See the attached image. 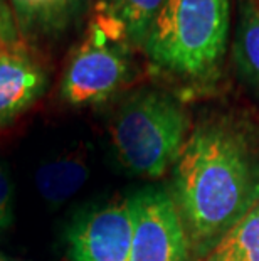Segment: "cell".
Wrapping results in <instances>:
<instances>
[{
	"mask_svg": "<svg viewBox=\"0 0 259 261\" xmlns=\"http://www.w3.org/2000/svg\"><path fill=\"white\" fill-rule=\"evenodd\" d=\"M174 204L192 254L202 259L259 201V140L231 115L200 121L174 172Z\"/></svg>",
	"mask_w": 259,
	"mask_h": 261,
	"instance_id": "6da1fadb",
	"label": "cell"
},
{
	"mask_svg": "<svg viewBox=\"0 0 259 261\" xmlns=\"http://www.w3.org/2000/svg\"><path fill=\"white\" fill-rule=\"evenodd\" d=\"M229 24L231 0H165L141 49L163 73L206 83L220 73Z\"/></svg>",
	"mask_w": 259,
	"mask_h": 261,
	"instance_id": "7a4b0ae2",
	"label": "cell"
},
{
	"mask_svg": "<svg viewBox=\"0 0 259 261\" xmlns=\"http://www.w3.org/2000/svg\"><path fill=\"white\" fill-rule=\"evenodd\" d=\"M113 145L131 174L160 177L177 162L189 133V115L175 94L141 90L121 105Z\"/></svg>",
	"mask_w": 259,
	"mask_h": 261,
	"instance_id": "3957f363",
	"label": "cell"
},
{
	"mask_svg": "<svg viewBox=\"0 0 259 261\" xmlns=\"http://www.w3.org/2000/svg\"><path fill=\"white\" fill-rule=\"evenodd\" d=\"M131 44L111 20L96 14L61 80V98L73 107L111 98L131 74Z\"/></svg>",
	"mask_w": 259,
	"mask_h": 261,
	"instance_id": "277c9868",
	"label": "cell"
},
{
	"mask_svg": "<svg viewBox=\"0 0 259 261\" xmlns=\"http://www.w3.org/2000/svg\"><path fill=\"white\" fill-rule=\"evenodd\" d=\"M128 201L133 218L128 261H192L184 224L168 192L143 189Z\"/></svg>",
	"mask_w": 259,
	"mask_h": 261,
	"instance_id": "5b68a950",
	"label": "cell"
},
{
	"mask_svg": "<svg viewBox=\"0 0 259 261\" xmlns=\"http://www.w3.org/2000/svg\"><path fill=\"white\" fill-rule=\"evenodd\" d=\"M133 236L131 205H104L79 218L69 229L73 261H128Z\"/></svg>",
	"mask_w": 259,
	"mask_h": 261,
	"instance_id": "8992f818",
	"label": "cell"
},
{
	"mask_svg": "<svg viewBox=\"0 0 259 261\" xmlns=\"http://www.w3.org/2000/svg\"><path fill=\"white\" fill-rule=\"evenodd\" d=\"M46 88V68L22 42L0 46V126L31 108Z\"/></svg>",
	"mask_w": 259,
	"mask_h": 261,
	"instance_id": "52a82bcc",
	"label": "cell"
},
{
	"mask_svg": "<svg viewBox=\"0 0 259 261\" xmlns=\"http://www.w3.org/2000/svg\"><path fill=\"white\" fill-rule=\"evenodd\" d=\"M93 0H9L15 25L31 39L57 37L90 12Z\"/></svg>",
	"mask_w": 259,
	"mask_h": 261,
	"instance_id": "ba28073f",
	"label": "cell"
},
{
	"mask_svg": "<svg viewBox=\"0 0 259 261\" xmlns=\"http://www.w3.org/2000/svg\"><path fill=\"white\" fill-rule=\"evenodd\" d=\"M233 58L241 80L259 99V0H238Z\"/></svg>",
	"mask_w": 259,
	"mask_h": 261,
	"instance_id": "9c48e42d",
	"label": "cell"
},
{
	"mask_svg": "<svg viewBox=\"0 0 259 261\" xmlns=\"http://www.w3.org/2000/svg\"><path fill=\"white\" fill-rule=\"evenodd\" d=\"M165 0H98L96 14L111 20L131 46L141 47Z\"/></svg>",
	"mask_w": 259,
	"mask_h": 261,
	"instance_id": "30bf717a",
	"label": "cell"
},
{
	"mask_svg": "<svg viewBox=\"0 0 259 261\" xmlns=\"http://www.w3.org/2000/svg\"><path fill=\"white\" fill-rule=\"evenodd\" d=\"M86 179V164L78 157H66L44 164L36 174V186L46 201L61 204L73 197Z\"/></svg>",
	"mask_w": 259,
	"mask_h": 261,
	"instance_id": "8fae6325",
	"label": "cell"
},
{
	"mask_svg": "<svg viewBox=\"0 0 259 261\" xmlns=\"http://www.w3.org/2000/svg\"><path fill=\"white\" fill-rule=\"evenodd\" d=\"M200 261H259V201Z\"/></svg>",
	"mask_w": 259,
	"mask_h": 261,
	"instance_id": "7c38bea8",
	"label": "cell"
},
{
	"mask_svg": "<svg viewBox=\"0 0 259 261\" xmlns=\"http://www.w3.org/2000/svg\"><path fill=\"white\" fill-rule=\"evenodd\" d=\"M12 221V186L5 170L0 167V229Z\"/></svg>",
	"mask_w": 259,
	"mask_h": 261,
	"instance_id": "4fadbf2b",
	"label": "cell"
},
{
	"mask_svg": "<svg viewBox=\"0 0 259 261\" xmlns=\"http://www.w3.org/2000/svg\"><path fill=\"white\" fill-rule=\"evenodd\" d=\"M0 261H15V259H9V258H4L2 254H0Z\"/></svg>",
	"mask_w": 259,
	"mask_h": 261,
	"instance_id": "5bb4252c",
	"label": "cell"
},
{
	"mask_svg": "<svg viewBox=\"0 0 259 261\" xmlns=\"http://www.w3.org/2000/svg\"><path fill=\"white\" fill-rule=\"evenodd\" d=\"M0 46H2V44H0Z\"/></svg>",
	"mask_w": 259,
	"mask_h": 261,
	"instance_id": "9a60e30c",
	"label": "cell"
}]
</instances>
